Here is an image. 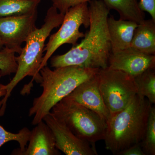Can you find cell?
Masks as SVG:
<instances>
[{
	"label": "cell",
	"instance_id": "6da1fadb",
	"mask_svg": "<svg viewBox=\"0 0 155 155\" xmlns=\"http://www.w3.org/2000/svg\"><path fill=\"white\" fill-rule=\"evenodd\" d=\"M89 3V30L79 44L64 54L54 56L51 66L54 68L77 66L91 69L108 67L111 45L107 21L110 11L102 0Z\"/></svg>",
	"mask_w": 155,
	"mask_h": 155
},
{
	"label": "cell",
	"instance_id": "7a4b0ae2",
	"mask_svg": "<svg viewBox=\"0 0 155 155\" xmlns=\"http://www.w3.org/2000/svg\"><path fill=\"white\" fill-rule=\"evenodd\" d=\"M99 69L69 66L51 70L46 66L40 70L41 95L34 100L29 116H34L31 124L35 125L43 121L56 104L69 95L79 84L97 75Z\"/></svg>",
	"mask_w": 155,
	"mask_h": 155
},
{
	"label": "cell",
	"instance_id": "3957f363",
	"mask_svg": "<svg viewBox=\"0 0 155 155\" xmlns=\"http://www.w3.org/2000/svg\"><path fill=\"white\" fill-rule=\"evenodd\" d=\"M64 17V14L51 6L47 12L43 25L41 28L36 27L28 36L25 42V47L22 48L19 56L16 57L18 66L15 75L7 85L2 84L5 95L0 102L1 110H5L6 103L12 91L26 76H31L32 81L35 80L37 83H41L39 69L43 58L45 42L52 31L61 25Z\"/></svg>",
	"mask_w": 155,
	"mask_h": 155
},
{
	"label": "cell",
	"instance_id": "277c9868",
	"mask_svg": "<svg viewBox=\"0 0 155 155\" xmlns=\"http://www.w3.org/2000/svg\"><path fill=\"white\" fill-rule=\"evenodd\" d=\"M152 104L137 94L122 111L111 116L107 122L104 141L106 149L114 155L143 138Z\"/></svg>",
	"mask_w": 155,
	"mask_h": 155
},
{
	"label": "cell",
	"instance_id": "5b68a950",
	"mask_svg": "<svg viewBox=\"0 0 155 155\" xmlns=\"http://www.w3.org/2000/svg\"><path fill=\"white\" fill-rule=\"evenodd\" d=\"M51 112L81 139L95 145L104 139L107 127L105 120L94 111L74 101L64 98Z\"/></svg>",
	"mask_w": 155,
	"mask_h": 155
},
{
	"label": "cell",
	"instance_id": "8992f818",
	"mask_svg": "<svg viewBox=\"0 0 155 155\" xmlns=\"http://www.w3.org/2000/svg\"><path fill=\"white\" fill-rule=\"evenodd\" d=\"M98 76L100 92L111 116L125 109L137 94L134 78L125 72L107 67L100 69Z\"/></svg>",
	"mask_w": 155,
	"mask_h": 155
},
{
	"label": "cell",
	"instance_id": "52a82bcc",
	"mask_svg": "<svg viewBox=\"0 0 155 155\" xmlns=\"http://www.w3.org/2000/svg\"><path fill=\"white\" fill-rule=\"evenodd\" d=\"M90 24L88 2L81 3L69 8L64 14L61 28L50 36L44 48V51H46V53L43 58L39 70L47 66L49 59L62 45L69 44L74 46L77 45L79 39L85 36L84 33L79 31L81 26L83 25L87 28Z\"/></svg>",
	"mask_w": 155,
	"mask_h": 155
},
{
	"label": "cell",
	"instance_id": "ba28073f",
	"mask_svg": "<svg viewBox=\"0 0 155 155\" xmlns=\"http://www.w3.org/2000/svg\"><path fill=\"white\" fill-rule=\"evenodd\" d=\"M38 11L0 17V38L4 46L20 54L22 44L36 28Z\"/></svg>",
	"mask_w": 155,
	"mask_h": 155
},
{
	"label": "cell",
	"instance_id": "9c48e42d",
	"mask_svg": "<svg viewBox=\"0 0 155 155\" xmlns=\"http://www.w3.org/2000/svg\"><path fill=\"white\" fill-rule=\"evenodd\" d=\"M52 132L56 148L67 155H97L95 145L75 135L61 119L50 112L43 119Z\"/></svg>",
	"mask_w": 155,
	"mask_h": 155
},
{
	"label": "cell",
	"instance_id": "30bf717a",
	"mask_svg": "<svg viewBox=\"0 0 155 155\" xmlns=\"http://www.w3.org/2000/svg\"><path fill=\"white\" fill-rule=\"evenodd\" d=\"M108 67L135 77L148 69H155V56L129 48L118 52L111 53Z\"/></svg>",
	"mask_w": 155,
	"mask_h": 155
},
{
	"label": "cell",
	"instance_id": "8fae6325",
	"mask_svg": "<svg viewBox=\"0 0 155 155\" xmlns=\"http://www.w3.org/2000/svg\"><path fill=\"white\" fill-rule=\"evenodd\" d=\"M98 73L79 84L66 97L94 111L107 123L110 118V114L100 92Z\"/></svg>",
	"mask_w": 155,
	"mask_h": 155
},
{
	"label": "cell",
	"instance_id": "7c38bea8",
	"mask_svg": "<svg viewBox=\"0 0 155 155\" xmlns=\"http://www.w3.org/2000/svg\"><path fill=\"white\" fill-rule=\"evenodd\" d=\"M31 131L28 145L22 151L14 150L12 155H58L61 154L56 148L54 138L51 130L42 121L35 125Z\"/></svg>",
	"mask_w": 155,
	"mask_h": 155
},
{
	"label": "cell",
	"instance_id": "4fadbf2b",
	"mask_svg": "<svg viewBox=\"0 0 155 155\" xmlns=\"http://www.w3.org/2000/svg\"><path fill=\"white\" fill-rule=\"evenodd\" d=\"M111 45V53L130 48L134 31L138 24L130 20L116 19L110 16L107 21Z\"/></svg>",
	"mask_w": 155,
	"mask_h": 155
},
{
	"label": "cell",
	"instance_id": "5bb4252c",
	"mask_svg": "<svg viewBox=\"0 0 155 155\" xmlns=\"http://www.w3.org/2000/svg\"><path fill=\"white\" fill-rule=\"evenodd\" d=\"M130 48L147 54H155V21H142L134 31Z\"/></svg>",
	"mask_w": 155,
	"mask_h": 155
},
{
	"label": "cell",
	"instance_id": "9a60e30c",
	"mask_svg": "<svg viewBox=\"0 0 155 155\" xmlns=\"http://www.w3.org/2000/svg\"><path fill=\"white\" fill-rule=\"evenodd\" d=\"M109 10L117 11L120 19L130 20L139 24L145 15L138 6L137 0H102Z\"/></svg>",
	"mask_w": 155,
	"mask_h": 155
},
{
	"label": "cell",
	"instance_id": "2e32d148",
	"mask_svg": "<svg viewBox=\"0 0 155 155\" xmlns=\"http://www.w3.org/2000/svg\"><path fill=\"white\" fill-rule=\"evenodd\" d=\"M41 0H0V17L28 14L37 11Z\"/></svg>",
	"mask_w": 155,
	"mask_h": 155
},
{
	"label": "cell",
	"instance_id": "e0dca14e",
	"mask_svg": "<svg viewBox=\"0 0 155 155\" xmlns=\"http://www.w3.org/2000/svg\"><path fill=\"white\" fill-rule=\"evenodd\" d=\"M134 78L137 94L147 98L151 104L155 103V69H148Z\"/></svg>",
	"mask_w": 155,
	"mask_h": 155
},
{
	"label": "cell",
	"instance_id": "ac0fdd59",
	"mask_svg": "<svg viewBox=\"0 0 155 155\" xmlns=\"http://www.w3.org/2000/svg\"><path fill=\"white\" fill-rule=\"evenodd\" d=\"M5 92L0 84V97L4 96ZM31 131L27 127H24L17 133H13L6 130L0 125V147L6 143L11 141H16L19 143L20 148L15 150L18 151H22L25 149L30 137Z\"/></svg>",
	"mask_w": 155,
	"mask_h": 155
},
{
	"label": "cell",
	"instance_id": "d6986e66",
	"mask_svg": "<svg viewBox=\"0 0 155 155\" xmlns=\"http://www.w3.org/2000/svg\"><path fill=\"white\" fill-rule=\"evenodd\" d=\"M140 144L145 155H155V108L150 109L144 136Z\"/></svg>",
	"mask_w": 155,
	"mask_h": 155
},
{
	"label": "cell",
	"instance_id": "ffe728a7",
	"mask_svg": "<svg viewBox=\"0 0 155 155\" xmlns=\"http://www.w3.org/2000/svg\"><path fill=\"white\" fill-rule=\"evenodd\" d=\"M16 53L6 47L0 51V78L17 72Z\"/></svg>",
	"mask_w": 155,
	"mask_h": 155
},
{
	"label": "cell",
	"instance_id": "44dd1931",
	"mask_svg": "<svg viewBox=\"0 0 155 155\" xmlns=\"http://www.w3.org/2000/svg\"><path fill=\"white\" fill-rule=\"evenodd\" d=\"M91 1L92 0H53L52 2L53 7L57 8L60 13L65 14L72 7Z\"/></svg>",
	"mask_w": 155,
	"mask_h": 155
},
{
	"label": "cell",
	"instance_id": "7402d4cb",
	"mask_svg": "<svg viewBox=\"0 0 155 155\" xmlns=\"http://www.w3.org/2000/svg\"><path fill=\"white\" fill-rule=\"evenodd\" d=\"M138 4L140 10L148 12L155 21V0H140Z\"/></svg>",
	"mask_w": 155,
	"mask_h": 155
},
{
	"label": "cell",
	"instance_id": "603a6c76",
	"mask_svg": "<svg viewBox=\"0 0 155 155\" xmlns=\"http://www.w3.org/2000/svg\"><path fill=\"white\" fill-rule=\"evenodd\" d=\"M117 155H145L143 150L140 143H136L122 150Z\"/></svg>",
	"mask_w": 155,
	"mask_h": 155
},
{
	"label": "cell",
	"instance_id": "cb8c5ba5",
	"mask_svg": "<svg viewBox=\"0 0 155 155\" xmlns=\"http://www.w3.org/2000/svg\"><path fill=\"white\" fill-rule=\"evenodd\" d=\"M3 48H4V45H3L2 40H1V38H0V51Z\"/></svg>",
	"mask_w": 155,
	"mask_h": 155
},
{
	"label": "cell",
	"instance_id": "d4e9b609",
	"mask_svg": "<svg viewBox=\"0 0 155 155\" xmlns=\"http://www.w3.org/2000/svg\"><path fill=\"white\" fill-rule=\"evenodd\" d=\"M51 1H53V0H51Z\"/></svg>",
	"mask_w": 155,
	"mask_h": 155
}]
</instances>
